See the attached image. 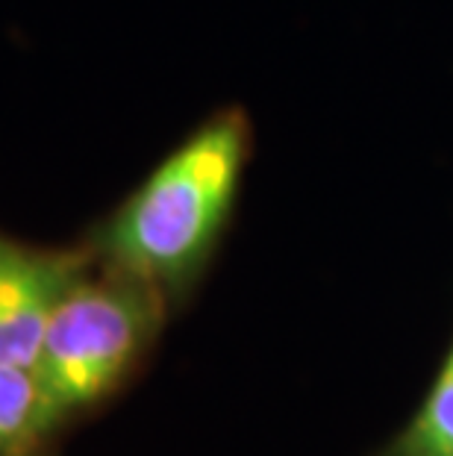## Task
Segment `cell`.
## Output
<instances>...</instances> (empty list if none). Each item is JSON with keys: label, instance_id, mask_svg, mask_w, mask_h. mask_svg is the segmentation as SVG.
<instances>
[{"label": "cell", "instance_id": "obj_6", "mask_svg": "<svg viewBox=\"0 0 453 456\" xmlns=\"http://www.w3.org/2000/svg\"><path fill=\"white\" fill-rule=\"evenodd\" d=\"M445 374L453 377V351H450V359H448V368H445Z\"/></svg>", "mask_w": 453, "mask_h": 456}, {"label": "cell", "instance_id": "obj_4", "mask_svg": "<svg viewBox=\"0 0 453 456\" xmlns=\"http://www.w3.org/2000/svg\"><path fill=\"white\" fill-rule=\"evenodd\" d=\"M56 427L30 365H0V456H21Z\"/></svg>", "mask_w": 453, "mask_h": 456}, {"label": "cell", "instance_id": "obj_3", "mask_svg": "<svg viewBox=\"0 0 453 456\" xmlns=\"http://www.w3.org/2000/svg\"><path fill=\"white\" fill-rule=\"evenodd\" d=\"M89 248H38L0 232V365H33L62 295L92 268Z\"/></svg>", "mask_w": 453, "mask_h": 456}, {"label": "cell", "instance_id": "obj_1", "mask_svg": "<svg viewBox=\"0 0 453 456\" xmlns=\"http://www.w3.org/2000/svg\"><path fill=\"white\" fill-rule=\"evenodd\" d=\"M247 148L242 110L206 118L92 232L85 241L92 259L162 297L186 292L227 227Z\"/></svg>", "mask_w": 453, "mask_h": 456}, {"label": "cell", "instance_id": "obj_5", "mask_svg": "<svg viewBox=\"0 0 453 456\" xmlns=\"http://www.w3.org/2000/svg\"><path fill=\"white\" fill-rule=\"evenodd\" d=\"M403 456H453V377L441 374L400 444Z\"/></svg>", "mask_w": 453, "mask_h": 456}, {"label": "cell", "instance_id": "obj_2", "mask_svg": "<svg viewBox=\"0 0 453 456\" xmlns=\"http://www.w3.org/2000/svg\"><path fill=\"white\" fill-rule=\"evenodd\" d=\"M92 268L56 304L30 365L56 427L118 389L162 324L157 289Z\"/></svg>", "mask_w": 453, "mask_h": 456}]
</instances>
